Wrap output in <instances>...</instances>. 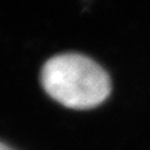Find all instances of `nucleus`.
I'll list each match as a JSON object with an SVG mask.
<instances>
[{
    "mask_svg": "<svg viewBox=\"0 0 150 150\" xmlns=\"http://www.w3.org/2000/svg\"><path fill=\"white\" fill-rule=\"evenodd\" d=\"M41 85L54 100L70 109H91L110 94V79L94 60L80 54L49 59L41 70Z\"/></svg>",
    "mask_w": 150,
    "mask_h": 150,
    "instance_id": "nucleus-1",
    "label": "nucleus"
},
{
    "mask_svg": "<svg viewBox=\"0 0 150 150\" xmlns=\"http://www.w3.org/2000/svg\"><path fill=\"white\" fill-rule=\"evenodd\" d=\"M0 150H14V149H11L10 146H8L6 144H4V143H0Z\"/></svg>",
    "mask_w": 150,
    "mask_h": 150,
    "instance_id": "nucleus-2",
    "label": "nucleus"
}]
</instances>
